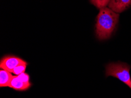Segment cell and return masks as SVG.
Returning a JSON list of instances; mask_svg holds the SVG:
<instances>
[{"instance_id":"6da1fadb","label":"cell","mask_w":131,"mask_h":98,"mask_svg":"<svg viewBox=\"0 0 131 98\" xmlns=\"http://www.w3.org/2000/svg\"><path fill=\"white\" fill-rule=\"evenodd\" d=\"M119 15L109 8L105 7L100 9L96 18L95 33L99 40L110 38L116 29Z\"/></svg>"},{"instance_id":"7a4b0ae2","label":"cell","mask_w":131,"mask_h":98,"mask_svg":"<svg viewBox=\"0 0 131 98\" xmlns=\"http://www.w3.org/2000/svg\"><path fill=\"white\" fill-rule=\"evenodd\" d=\"M130 67L122 62L111 63L106 67V77L116 78L131 89V78L129 73Z\"/></svg>"},{"instance_id":"3957f363","label":"cell","mask_w":131,"mask_h":98,"mask_svg":"<svg viewBox=\"0 0 131 98\" xmlns=\"http://www.w3.org/2000/svg\"><path fill=\"white\" fill-rule=\"evenodd\" d=\"M27 62L24 60L22 59L19 57L14 55H7L4 57L0 61V68L2 69L11 72L17 67V66L21 64L27 63Z\"/></svg>"},{"instance_id":"277c9868","label":"cell","mask_w":131,"mask_h":98,"mask_svg":"<svg viewBox=\"0 0 131 98\" xmlns=\"http://www.w3.org/2000/svg\"><path fill=\"white\" fill-rule=\"evenodd\" d=\"M108 5L115 13H122L131 5V0H110Z\"/></svg>"},{"instance_id":"5b68a950","label":"cell","mask_w":131,"mask_h":98,"mask_svg":"<svg viewBox=\"0 0 131 98\" xmlns=\"http://www.w3.org/2000/svg\"><path fill=\"white\" fill-rule=\"evenodd\" d=\"M32 86V83H27L24 82L23 81L18 77V76H14L12 79L9 87L13 89L18 91H27Z\"/></svg>"},{"instance_id":"8992f818","label":"cell","mask_w":131,"mask_h":98,"mask_svg":"<svg viewBox=\"0 0 131 98\" xmlns=\"http://www.w3.org/2000/svg\"><path fill=\"white\" fill-rule=\"evenodd\" d=\"M13 77L10 72L1 69L0 71V87H9Z\"/></svg>"},{"instance_id":"52a82bcc","label":"cell","mask_w":131,"mask_h":98,"mask_svg":"<svg viewBox=\"0 0 131 98\" xmlns=\"http://www.w3.org/2000/svg\"><path fill=\"white\" fill-rule=\"evenodd\" d=\"M91 3L95 5L98 9H102L105 8L109 4L110 0H89Z\"/></svg>"},{"instance_id":"ba28073f","label":"cell","mask_w":131,"mask_h":98,"mask_svg":"<svg viewBox=\"0 0 131 98\" xmlns=\"http://www.w3.org/2000/svg\"><path fill=\"white\" fill-rule=\"evenodd\" d=\"M27 65H28V63H24V64H21V65L17 66V67H15V68L12 71L11 73H13V74H14V75L17 76L20 75V74L23 73H24L25 69H26Z\"/></svg>"},{"instance_id":"9c48e42d","label":"cell","mask_w":131,"mask_h":98,"mask_svg":"<svg viewBox=\"0 0 131 98\" xmlns=\"http://www.w3.org/2000/svg\"><path fill=\"white\" fill-rule=\"evenodd\" d=\"M18 77L20 79L21 81H23L24 82L29 83H31L29 81V76L28 73H23L20 74V75H17Z\"/></svg>"}]
</instances>
